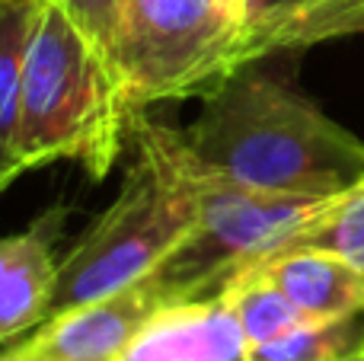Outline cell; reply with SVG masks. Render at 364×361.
<instances>
[{
  "mask_svg": "<svg viewBox=\"0 0 364 361\" xmlns=\"http://www.w3.org/2000/svg\"><path fill=\"white\" fill-rule=\"evenodd\" d=\"M246 336L224 291L164 304L122 361H243Z\"/></svg>",
  "mask_w": 364,
  "mask_h": 361,
  "instance_id": "obj_8",
  "label": "cell"
},
{
  "mask_svg": "<svg viewBox=\"0 0 364 361\" xmlns=\"http://www.w3.org/2000/svg\"><path fill=\"white\" fill-rule=\"evenodd\" d=\"M297 4H304V0H250V10H252V19H262V16H272V13L291 10Z\"/></svg>",
  "mask_w": 364,
  "mask_h": 361,
  "instance_id": "obj_16",
  "label": "cell"
},
{
  "mask_svg": "<svg viewBox=\"0 0 364 361\" xmlns=\"http://www.w3.org/2000/svg\"><path fill=\"white\" fill-rule=\"evenodd\" d=\"M68 221V208L55 205L19 234L0 243V339L13 345L51 317V301L61 279L55 253Z\"/></svg>",
  "mask_w": 364,
  "mask_h": 361,
  "instance_id": "obj_7",
  "label": "cell"
},
{
  "mask_svg": "<svg viewBox=\"0 0 364 361\" xmlns=\"http://www.w3.org/2000/svg\"><path fill=\"white\" fill-rule=\"evenodd\" d=\"M220 291L227 294L230 307L237 311L246 345L275 339V336H282V333L294 330L297 323H307V317L294 307V301L262 272L259 262H250V266H243L240 272H233L230 279L224 281Z\"/></svg>",
  "mask_w": 364,
  "mask_h": 361,
  "instance_id": "obj_11",
  "label": "cell"
},
{
  "mask_svg": "<svg viewBox=\"0 0 364 361\" xmlns=\"http://www.w3.org/2000/svg\"><path fill=\"white\" fill-rule=\"evenodd\" d=\"M346 36H364V0H304L291 10L252 19L240 45V70L259 58L291 55Z\"/></svg>",
  "mask_w": 364,
  "mask_h": 361,
  "instance_id": "obj_10",
  "label": "cell"
},
{
  "mask_svg": "<svg viewBox=\"0 0 364 361\" xmlns=\"http://www.w3.org/2000/svg\"><path fill=\"white\" fill-rule=\"evenodd\" d=\"M250 0H122L112 58L134 112L201 99L240 70Z\"/></svg>",
  "mask_w": 364,
  "mask_h": 361,
  "instance_id": "obj_4",
  "label": "cell"
},
{
  "mask_svg": "<svg viewBox=\"0 0 364 361\" xmlns=\"http://www.w3.org/2000/svg\"><path fill=\"white\" fill-rule=\"evenodd\" d=\"M291 243L333 249L364 269V179L352 189L339 192L333 205L320 217H314Z\"/></svg>",
  "mask_w": 364,
  "mask_h": 361,
  "instance_id": "obj_14",
  "label": "cell"
},
{
  "mask_svg": "<svg viewBox=\"0 0 364 361\" xmlns=\"http://www.w3.org/2000/svg\"><path fill=\"white\" fill-rule=\"evenodd\" d=\"M45 0H0V151L16 131L19 90Z\"/></svg>",
  "mask_w": 364,
  "mask_h": 361,
  "instance_id": "obj_12",
  "label": "cell"
},
{
  "mask_svg": "<svg viewBox=\"0 0 364 361\" xmlns=\"http://www.w3.org/2000/svg\"><path fill=\"white\" fill-rule=\"evenodd\" d=\"M333 198L243 185L198 160V227L157 272V281L170 301L220 291L233 272L288 247Z\"/></svg>",
  "mask_w": 364,
  "mask_h": 361,
  "instance_id": "obj_5",
  "label": "cell"
},
{
  "mask_svg": "<svg viewBox=\"0 0 364 361\" xmlns=\"http://www.w3.org/2000/svg\"><path fill=\"white\" fill-rule=\"evenodd\" d=\"M132 141L119 195L64 256L51 313L157 275L198 227V157L186 134L138 112Z\"/></svg>",
  "mask_w": 364,
  "mask_h": 361,
  "instance_id": "obj_3",
  "label": "cell"
},
{
  "mask_svg": "<svg viewBox=\"0 0 364 361\" xmlns=\"http://www.w3.org/2000/svg\"><path fill=\"white\" fill-rule=\"evenodd\" d=\"M70 13L80 19V26L112 55V38L115 26H119V10L122 0H64Z\"/></svg>",
  "mask_w": 364,
  "mask_h": 361,
  "instance_id": "obj_15",
  "label": "cell"
},
{
  "mask_svg": "<svg viewBox=\"0 0 364 361\" xmlns=\"http://www.w3.org/2000/svg\"><path fill=\"white\" fill-rule=\"evenodd\" d=\"M307 320H346L364 313V269L320 247L288 243L256 259Z\"/></svg>",
  "mask_w": 364,
  "mask_h": 361,
  "instance_id": "obj_9",
  "label": "cell"
},
{
  "mask_svg": "<svg viewBox=\"0 0 364 361\" xmlns=\"http://www.w3.org/2000/svg\"><path fill=\"white\" fill-rule=\"evenodd\" d=\"M0 361H16V358H6V355H4V358H0Z\"/></svg>",
  "mask_w": 364,
  "mask_h": 361,
  "instance_id": "obj_18",
  "label": "cell"
},
{
  "mask_svg": "<svg viewBox=\"0 0 364 361\" xmlns=\"http://www.w3.org/2000/svg\"><path fill=\"white\" fill-rule=\"evenodd\" d=\"M186 141L205 166L243 185L291 195H339L364 179V141L288 80L227 77L201 96Z\"/></svg>",
  "mask_w": 364,
  "mask_h": 361,
  "instance_id": "obj_1",
  "label": "cell"
},
{
  "mask_svg": "<svg viewBox=\"0 0 364 361\" xmlns=\"http://www.w3.org/2000/svg\"><path fill=\"white\" fill-rule=\"evenodd\" d=\"M164 304L173 301L151 275L115 294L51 313L29 336L6 345L4 355L16 361H122L138 330Z\"/></svg>",
  "mask_w": 364,
  "mask_h": 361,
  "instance_id": "obj_6",
  "label": "cell"
},
{
  "mask_svg": "<svg viewBox=\"0 0 364 361\" xmlns=\"http://www.w3.org/2000/svg\"><path fill=\"white\" fill-rule=\"evenodd\" d=\"M358 317L326 320V323H316V320L297 323L294 330L275 339L250 343L243 352V361H339L352 355L364 343V326Z\"/></svg>",
  "mask_w": 364,
  "mask_h": 361,
  "instance_id": "obj_13",
  "label": "cell"
},
{
  "mask_svg": "<svg viewBox=\"0 0 364 361\" xmlns=\"http://www.w3.org/2000/svg\"><path fill=\"white\" fill-rule=\"evenodd\" d=\"M134 115L115 58L64 0H45L23 70L16 131L0 151V185L55 160H74L90 179H106Z\"/></svg>",
  "mask_w": 364,
  "mask_h": 361,
  "instance_id": "obj_2",
  "label": "cell"
},
{
  "mask_svg": "<svg viewBox=\"0 0 364 361\" xmlns=\"http://www.w3.org/2000/svg\"><path fill=\"white\" fill-rule=\"evenodd\" d=\"M339 361H364V343H361L358 349L352 352V355H346V358H339Z\"/></svg>",
  "mask_w": 364,
  "mask_h": 361,
  "instance_id": "obj_17",
  "label": "cell"
}]
</instances>
